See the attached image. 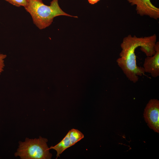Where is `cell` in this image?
<instances>
[{"label": "cell", "mask_w": 159, "mask_h": 159, "mask_svg": "<svg viewBox=\"0 0 159 159\" xmlns=\"http://www.w3.org/2000/svg\"><path fill=\"white\" fill-rule=\"evenodd\" d=\"M157 36L155 34L151 36L138 37L131 35L124 37L120 44L122 49L120 57L116 62L124 74L131 82L135 83L139 80V76L144 75L143 67L136 64L135 49L140 47L141 51L147 57H151L156 53L155 45Z\"/></svg>", "instance_id": "1"}, {"label": "cell", "mask_w": 159, "mask_h": 159, "mask_svg": "<svg viewBox=\"0 0 159 159\" xmlns=\"http://www.w3.org/2000/svg\"><path fill=\"white\" fill-rule=\"evenodd\" d=\"M58 0H52L50 5L45 4L42 0H28L24 7L31 15L34 24L40 29L49 26L54 18L57 16L63 15L77 18L64 12L60 7Z\"/></svg>", "instance_id": "2"}, {"label": "cell", "mask_w": 159, "mask_h": 159, "mask_svg": "<svg viewBox=\"0 0 159 159\" xmlns=\"http://www.w3.org/2000/svg\"><path fill=\"white\" fill-rule=\"evenodd\" d=\"M47 139L41 136L38 139L26 138L24 142L19 141L15 156L22 159H50L52 156L47 146Z\"/></svg>", "instance_id": "3"}, {"label": "cell", "mask_w": 159, "mask_h": 159, "mask_svg": "<svg viewBox=\"0 0 159 159\" xmlns=\"http://www.w3.org/2000/svg\"><path fill=\"white\" fill-rule=\"evenodd\" d=\"M144 117L148 125L155 132H159V101L150 100L144 112Z\"/></svg>", "instance_id": "4"}, {"label": "cell", "mask_w": 159, "mask_h": 159, "mask_svg": "<svg viewBox=\"0 0 159 159\" xmlns=\"http://www.w3.org/2000/svg\"><path fill=\"white\" fill-rule=\"evenodd\" d=\"M132 6L136 5L138 14L147 15L157 20L159 18V9L151 3L150 0H127Z\"/></svg>", "instance_id": "5"}, {"label": "cell", "mask_w": 159, "mask_h": 159, "mask_svg": "<svg viewBox=\"0 0 159 159\" xmlns=\"http://www.w3.org/2000/svg\"><path fill=\"white\" fill-rule=\"evenodd\" d=\"M156 53L151 57H147L145 59L143 68L145 72L151 74L154 78L159 76V42L155 45Z\"/></svg>", "instance_id": "6"}, {"label": "cell", "mask_w": 159, "mask_h": 159, "mask_svg": "<svg viewBox=\"0 0 159 159\" xmlns=\"http://www.w3.org/2000/svg\"><path fill=\"white\" fill-rule=\"evenodd\" d=\"M71 146L68 133H67L59 143L54 146H51L49 149H53L56 151L57 152L56 159H57L58 157L60 156V155L64 151Z\"/></svg>", "instance_id": "7"}, {"label": "cell", "mask_w": 159, "mask_h": 159, "mask_svg": "<svg viewBox=\"0 0 159 159\" xmlns=\"http://www.w3.org/2000/svg\"><path fill=\"white\" fill-rule=\"evenodd\" d=\"M68 133L72 146L84 138L83 133L77 129H72Z\"/></svg>", "instance_id": "8"}, {"label": "cell", "mask_w": 159, "mask_h": 159, "mask_svg": "<svg viewBox=\"0 0 159 159\" xmlns=\"http://www.w3.org/2000/svg\"><path fill=\"white\" fill-rule=\"evenodd\" d=\"M10 4L17 7L23 6L25 7L26 5L28 0H4Z\"/></svg>", "instance_id": "9"}, {"label": "cell", "mask_w": 159, "mask_h": 159, "mask_svg": "<svg viewBox=\"0 0 159 159\" xmlns=\"http://www.w3.org/2000/svg\"><path fill=\"white\" fill-rule=\"evenodd\" d=\"M6 57V55L0 53V74L4 70V68L5 66L4 59Z\"/></svg>", "instance_id": "10"}, {"label": "cell", "mask_w": 159, "mask_h": 159, "mask_svg": "<svg viewBox=\"0 0 159 159\" xmlns=\"http://www.w3.org/2000/svg\"><path fill=\"white\" fill-rule=\"evenodd\" d=\"M100 0H88L89 3L91 4H94L97 3Z\"/></svg>", "instance_id": "11"}]
</instances>
